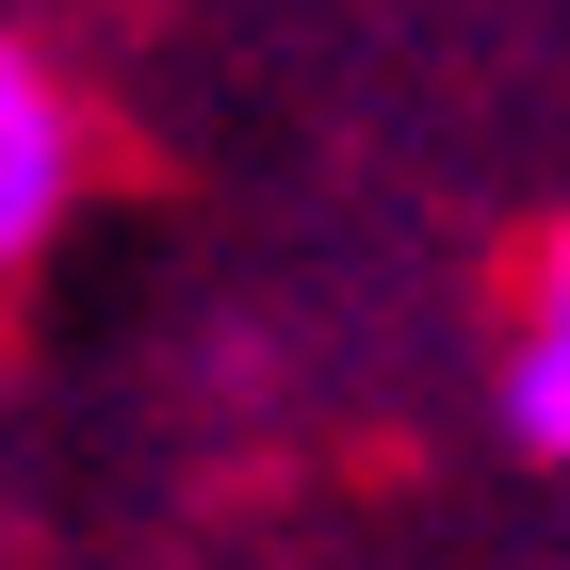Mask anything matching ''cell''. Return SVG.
<instances>
[{
  "instance_id": "6da1fadb",
  "label": "cell",
  "mask_w": 570,
  "mask_h": 570,
  "mask_svg": "<svg viewBox=\"0 0 570 570\" xmlns=\"http://www.w3.org/2000/svg\"><path fill=\"white\" fill-rule=\"evenodd\" d=\"M66 196H82V115H66V82L33 49L0 33V262H33L66 228Z\"/></svg>"
},
{
  "instance_id": "7a4b0ae2",
  "label": "cell",
  "mask_w": 570,
  "mask_h": 570,
  "mask_svg": "<svg viewBox=\"0 0 570 570\" xmlns=\"http://www.w3.org/2000/svg\"><path fill=\"white\" fill-rule=\"evenodd\" d=\"M505 424H522V456H570V228H554V262H538L522 343H505Z\"/></svg>"
}]
</instances>
